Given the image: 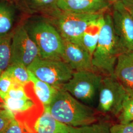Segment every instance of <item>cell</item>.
Here are the masks:
<instances>
[{"label":"cell","instance_id":"1","mask_svg":"<svg viewBox=\"0 0 133 133\" xmlns=\"http://www.w3.org/2000/svg\"><path fill=\"white\" fill-rule=\"evenodd\" d=\"M47 108L55 119L68 126L79 127L98 121V114L95 109L62 88L58 89Z\"/></svg>","mask_w":133,"mask_h":133},{"label":"cell","instance_id":"2","mask_svg":"<svg viewBox=\"0 0 133 133\" xmlns=\"http://www.w3.org/2000/svg\"><path fill=\"white\" fill-rule=\"evenodd\" d=\"M104 21L92 55V64L95 71L103 76H112L119 55L127 49L114 31L111 14L105 12Z\"/></svg>","mask_w":133,"mask_h":133},{"label":"cell","instance_id":"3","mask_svg":"<svg viewBox=\"0 0 133 133\" xmlns=\"http://www.w3.org/2000/svg\"><path fill=\"white\" fill-rule=\"evenodd\" d=\"M23 26L36 43L42 59L62 60L64 48L63 38L50 22L27 21Z\"/></svg>","mask_w":133,"mask_h":133},{"label":"cell","instance_id":"4","mask_svg":"<svg viewBox=\"0 0 133 133\" xmlns=\"http://www.w3.org/2000/svg\"><path fill=\"white\" fill-rule=\"evenodd\" d=\"M104 14H79L58 9L46 17L63 38L80 44L81 37L88 25Z\"/></svg>","mask_w":133,"mask_h":133},{"label":"cell","instance_id":"5","mask_svg":"<svg viewBox=\"0 0 133 133\" xmlns=\"http://www.w3.org/2000/svg\"><path fill=\"white\" fill-rule=\"evenodd\" d=\"M96 110L98 114L118 117L125 101L130 96L114 75L103 76L99 88Z\"/></svg>","mask_w":133,"mask_h":133},{"label":"cell","instance_id":"6","mask_svg":"<svg viewBox=\"0 0 133 133\" xmlns=\"http://www.w3.org/2000/svg\"><path fill=\"white\" fill-rule=\"evenodd\" d=\"M103 76L100 73L93 71H74L70 79L62 88L76 99L91 106L99 91Z\"/></svg>","mask_w":133,"mask_h":133},{"label":"cell","instance_id":"7","mask_svg":"<svg viewBox=\"0 0 133 133\" xmlns=\"http://www.w3.org/2000/svg\"><path fill=\"white\" fill-rule=\"evenodd\" d=\"M40 80L57 89L70 79L74 71L62 60L38 58L27 68Z\"/></svg>","mask_w":133,"mask_h":133},{"label":"cell","instance_id":"8","mask_svg":"<svg viewBox=\"0 0 133 133\" xmlns=\"http://www.w3.org/2000/svg\"><path fill=\"white\" fill-rule=\"evenodd\" d=\"M39 57L36 43L29 36L23 25H19L12 34L10 64H20L28 68Z\"/></svg>","mask_w":133,"mask_h":133},{"label":"cell","instance_id":"9","mask_svg":"<svg viewBox=\"0 0 133 133\" xmlns=\"http://www.w3.org/2000/svg\"><path fill=\"white\" fill-rule=\"evenodd\" d=\"M111 15L114 31L123 46L127 50L133 48V16L120 0L114 3Z\"/></svg>","mask_w":133,"mask_h":133},{"label":"cell","instance_id":"10","mask_svg":"<svg viewBox=\"0 0 133 133\" xmlns=\"http://www.w3.org/2000/svg\"><path fill=\"white\" fill-rule=\"evenodd\" d=\"M63 40L64 48L62 60L71 70L96 71L92 64V56L87 50L79 44L64 38Z\"/></svg>","mask_w":133,"mask_h":133},{"label":"cell","instance_id":"11","mask_svg":"<svg viewBox=\"0 0 133 133\" xmlns=\"http://www.w3.org/2000/svg\"><path fill=\"white\" fill-rule=\"evenodd\" d=\"M109 0H58L57 6L63 11L85 14H103L112 6Z\"/></svg>","mask_w":133,"mask_h":133},{"label":"cell","instance_id":"12","mask_svg":"<svg viewBox=\"0 0 133 133\" xmlns=\"http://www.w3.org/2000/svg\"><path fill=\"white\" fill-rule=\"evenodd\" d=\"M114 75L131 97H133V51L126 50L118 57Z\"/></svg>","mask_w":133,"mask_h":133},{"label":"cell","instance_id":"13","mask_svg":"<svg viewBox=\"0 0 133 133\" xmlns=\"http://www.w3.org/2000/svg\"><path fill=\"white\" fill-rule=\"evenodd\" d=\"M68 126L55 119L47 107L35 119L33 129L34 133H67Z\"/></svg>","mask_w":133,"mask_h":133},{"label":"cell","instance_id":"14","mask_svg":"<svg viewBox=\"0 0 133 133\" xmlns=\"http://www.w3.org/2000/svg\"><path fill=\"white\" fill-rule=\"evenodd\" d=\"M19 10L25 14L32 15L41 13L50 16L58 10V0H14Z\"/></svg>","mask_w":133,"mask_h":133},{"label":"cell","instance_id":"15","mask_svg":"<svg viewBox=\"0 0 133 133\" xmlns=\"http://www.w3.org/2000/svg\"><path fill=\"white\" fill-rule=\"evenodd\" d=\"M4 109L9 110L14 114L15 118L20 115L30 114L32 111H42L43 109H37L38 108H43L36 98L27 99H15L5 97L2 101Z\"/></svg>","mask_w":133,"mask_h":133},{"label":"cell","instance_id":"16","mask_svg":"<svg viewBox=\"0 0 133 133\" xmlns=\"http://www.w3.org/2000/svg\"><path fill=\"white\" fill-rule=\"evenodd\" d=\"M19 9L10 0H0V37L12 33Z\"/></svg>","mask_w":133,"mask_h":133},{"label":"cell","instance_id":"17","mask_svg":"<svg viewBox=\"0 0 133 133\" xmlns=\"http://www.w3.org/2000/svg\"><path fill=\"white\" fill-rule=\"evenodd\" d=\"M104 22V14L88 25L81 37L80 44L88 50L92 56L98 44Z\"/></svg>","mask_w":133,"mask_h":133},{"label":"cell","instance_id":"18","mask_svg":"<svg viewBox=\"0 0 133 133\" xmlns=\"http://www.w3.org/2000/svg\"><path fill=\"white\" fill-rule=\"evenodd\" d=\"M29 73L34 94L43 108L47 107L52 102L59 89L40 80L30 71Z\"/></svg>","mask_w":133,"mask_h":133},{"label":"cell","instance_id":"19","mask_svg":"<svg viewBox=\"0 0 133 133\" xmlns=\"http://www.w3.org/2000/svg\"><path fill=\"white\" fill-rule=\"evenodd\" d=\"M13 32L0 37V74L9 68L11 64V44Z\"/></svg>","mask_w":133,"mask_h":133},{"label":"cell","instance_id":"20","mask_svg":"<svg viewBox=\"0 0 133 133\" xmlns=\"http://www.w3.org/2000/svg\"><path fill=\"white\" fill-rule=\"evenodd\" d=\"M5 72L20 85L25 86L31 82L28 68L22 64H10Z\"/></svg>","mask_w":133,"mask_h":133},{"label":"cell","instance_id":"21","mask_svg":"<svg viewBox=\"0 0 133 133\" xmlns=\"http://www.w3.org/2000/svg\"><path fill=\"white\" fill-rule=\"evenodd\" d=\"M111 124L109 122L103 121L79 127L68 126L67 133H110Z\"/></svg>","mask_w":133,"mask_h":133},{"label":"cell","instance_id":"22","mask_svg":"<svg viewBox=\"0 0 133 133\" xmlns=\"http://www.w3.org/2000/svg\"><path fill=\"white\" fill-rule=\"evenodd\" d=\"M118 118L120 123H131L133 121V97L129 96L125 101Z\"/></svg>","mask_w":133,"mask_h":133},{"label":"cell","instance_id":"23","mask_svg":"<svg viewBox=\"0 0 133 133\" xmlns=\"http://www.w3.org/2000/svg\"><path fill=\"white\" fill-rule=\"evenodd\" d=\"M16 82L5 71L0 75V101H2L7 95Z\"/></svg>","mask_w":133,"mask_h":133},{"label":"cell","instance_id":"24","mask_svg":"<svg viewBox=\"0 0 133 133\" xmlns=\"http://www.w3.org/2000/svg\"><path fill=\"white\" fill-rule=\"evenodd\" d=\"M24 125L21 122L14 118L0 133H24Z\"/></svg>","mask_w":133,"mask_h":133},{"label":"cell","instance_id":"25","mask_svg":"<svg viewBox=\"0 0 133 133\" xmlns=\"http://www.w3.org/2000/svg\"><path fill=\"white\" fill-rule=\"evenodd\" d=\"M14 118V114L9 110L4 108L0 109V133Z\"/></svg>","mask_w":133,"mask_h":133},{"label":"cell","instance_id":"26","mask_svg":"<svg viewBox=\"0 0 133 133\" xmlns=\"http://www.w3.org/2000/svg\"><path fill=\"white\" fill-rule=\"evenodd\" d=\"M110 131V133H133V124L132 122L111 124Z\"/></svg>","mask_w":133,"mask_h":133},{"label":"cell","instance_id":"27","mask_svg":"<svg viewBox=\"0 0 133 133\" xmlns=\"http://www.w3.org/2000/svg\"><path fill=\"white\" fill-rule=\"evenodd\" d=\"M124 8L133 16V0H120Z\"/></svg>","mask_w":133,"mask_h":133},{"label":"cell","instance_id":"28","mask_svg":"<svg viewBox=\"0 0 133 133\" xmlns=\"http://www.w3.org/2000/svg\"><path fill=\"white\" fill-rule=\"evenodd\" d=\"M109 1L111 3H112L113 4L114 3H115L116 2H118V1H119L120 0H109Z\"/></svg>","mask_w":133,"mask_h":133},{"label":"cell","instance_id":"29","mask_svg":"<svg viewBox=\"0 0 133 133\" xmlns=\"http://www.w3.org/2000/svg\"><path fill=\"white\" fill-rule=\"evenodd\" d=\"M132 51H133V48H132Z\"/></svg>","mask_w":133,"mask_h":133},{"label":"cell","instance_id":"30","mask_svg":"<svg viewBox=\"0 0 133 133\" xmlns=\"http://www.w3.org/2000/svg\"><path fill=\"white\" fill-rule=\"evenodd\" d=\"M132 124H133V121H132Z\"/></svg>","mask_w":133,"mask_h":133},{"label":"cell","instance_id":"31","mask_svg":"<svg viewBox=\"0 0 133 133\" xmlns=\"http://www.w3.org/2000/svg\"><path fill=\"white\" fill-rule=\"evenodd\" d=\"M10 1H14V0H10Z\"/></svg>","mask_w":133,"mask_h":133},{"label":"cell","instance_id":"32","mask_svg":"<svg viewBox=\"0 0 133 133\" xmlns=\"http://www.w3.org/2000/svg\"><path fill=\"white\" fill-rule=\"evenodd\" d=\"M0 75H1V74H0Z\"/></svg>","mask_w":133,"mask_h":133},{"label":"cell","instance_id":"33","mask_svg":"<svg viewBox=\"0 0 133 133\" xmlns=\"http://www.w3.org/2000/svg\"></svg>","mask_w":133,"mask_h":133}]
</instances>
